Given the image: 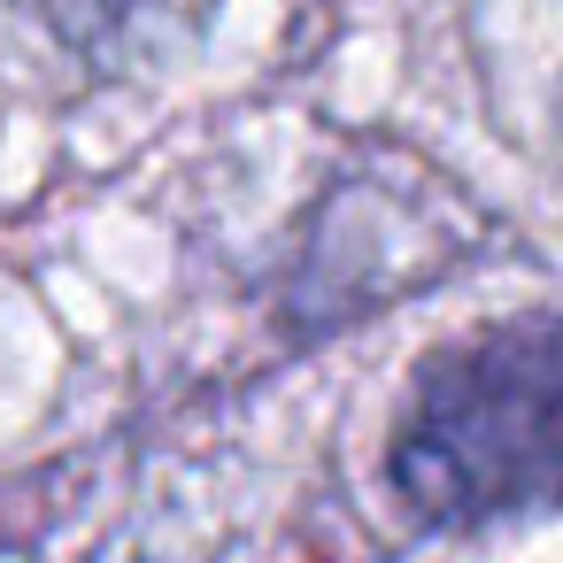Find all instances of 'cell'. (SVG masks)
Instances as JSON below:
<instances>
[{"label": "cell", "mask_w": 563, "mask_h": 563, "mask_svg": "<svg viewBox=\"0 0 563 563\" xmlns=\"http://www.w3.org/2000/svg\"><path fill=\"white\" fill-rule=\"evenodd\" d=\"M394 486L424 525L563 509V317L424 355L394 424Z\"/></svg>", "instance_id": "1"}, {"label": "cell", "mask_w": 563, "mask_h": 563, "mask_svg": "<svg viewBox=\"0 0 563 563\" xmlns=\"http://www.w3.org/2000/svg\"><path fill=\"white\" fill-rule=\"evenodd\" d=\"M24 9L93 70H155L209 24L217 0H24Z\"/></svg>", "instance_id": "2"}]
</instances>
